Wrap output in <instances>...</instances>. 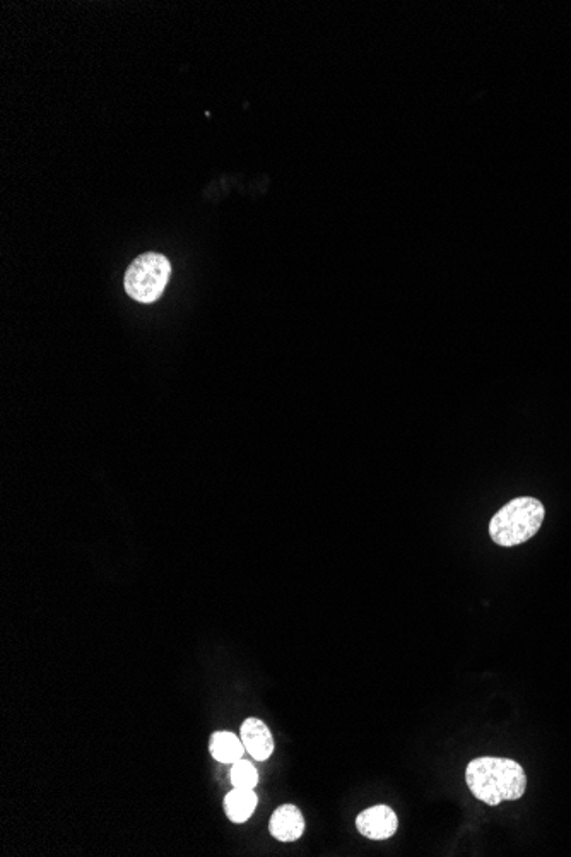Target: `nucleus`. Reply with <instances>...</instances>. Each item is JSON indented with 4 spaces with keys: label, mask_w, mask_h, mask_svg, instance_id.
<instances>
[{
    "label": "nucleus",
    "mask_w": 571,
    "mask_h": 857,
    "mask_svg": "<svg viewBox=\"0 0 571 857\" xmlns=\"http://www.w3.org/2000/svg\"><path fill=\"white\" fill-rule=\"evenodd\" d=\"M466 782L472 796L489 806L517 801L527 789L524 767L510 758H474L467 765Z\"/></svg>",
    "instance_id": "nucleus-1"
},
{
    "label": "nucleus",
    "mask_w": 571,
    "mask_h": 857,
    "mask_svg": "<svg viewBox=\"0 0 571 857\" xmlns=\"http://www.w3.org/2000/svg\"><path fill=\"white\" fill-rule=\"evenodd\" d=\"M546 517L537 498L520 497L507 503L489 522V536L500 546L512 548L534 538Z\"/></svg>",
    "instance_id": "nucleus-2"
},
{
    "label": "nucleus",
    "mask_w": 571,
    "mask_h": 857,
    "mask_svg": "<svg viewBox=\"0 0 571 857\" xmlns=\"http://www.w3.org/2000/svg\"><path fill=\"white\" fill-rule=\"evenodd\" d=\"M170 276L171 266L165 255L148 252L137 257L127 269L125 291L136 302L153 303L163 295Z\"/></svg>",
    "instance_id": "nucleus-3"
},
{
    "label": "nucleus",
    "mask_w": 571,
    "mask_h": 857,
    "mask_svg": "<svg viewBox=\"0 0 571 857\" xmlns=\"http://www.w3.org/2000/svg\"><path fill=\"white\" fill-rule=\"evenodd\" d=\"M356 828L366 839L387 840L394 837L395 832H397L399 818L390 806L377 804L368 810L361 811L356 818Z\"/></svg>",
    "instance_id": "nucleus-4"
},
{
    "label": "nucleus",
    "mask_w": 571,
    "mask_h": 857,
    "mask_svg": "<svg viewBox=\"0 0 571 857\" xmlns=\"http://www.w3.org/2000/svg\"><path fill=\"white\" fill-rule=\"evenodd\" d=\"M240 738L245 745V750L259 762H265L274 753V738H272L271 729L257 717H248L247 721L243 722Z\"/></svg>",
    "instance_id": "nucleus-5"
},
{
    "label": "nucleus",
    "mask_w": 571,
    "mask_h": 857,
    "mask_svg": "<svg viewBox=\"0 0 571 857\" xmlns=\"http://www.w3.org/2000/svg\"><path fill=\"white\" fill-rule=\"evenodd\" d=\"M269 830L279 842H295L305 832L303 813L295 804H283L272 813Z\"/></svg>",
    "instance_id": "nucleus-6"
},
{
    "label": "nucleus",
    "mask_w": 571,
    "mask_h": 857,
    "mask_svg": "<svg viewBox=\"0 0 571 857\" xmlns=\"http://www.w3.org/2000/svg\"><path fill=\"white\" fill-rule=\"evenodd\" d=\"M257 803H259V799H257L254 789L235 787L224 798V811H226V816L230 818L231 822L245 823L250 820V816L254 815Z\"/></svg>",
    "instance_id": "nucleus-7"
},
{
    "label": "nucleus",
    "mask_w": 571,
    "mask_h": 857,
    "mask_svg": "<svg viewBox=\"0 0 571 857\" xmlns=\"http://www.w3.org/2000/svg\"><path fill=\"white\" fill-rule=\"evenodd\" d=\"M209 751H211L212 758H216L218 762L233 765L238 760H242L243 751L247 750H245L242 738H238L236 734L230 733V731H218V733L212 734L211 739H209Z\"/></svg>",
    "instance_id": "nucleus-8"
},
{
    "label": "nucleus",
    "mask_w": 571,
    "mask_h": 857,
    "mask_svg": "<svg viewBox=\"0 0 571 857\" xmlns=\"http://www.w3.org/2000/svg\"><path fill=\"white\" fill-rule=\"evenodd\" d=\"M231 784L235 787H247L254 789L259 784V772L252 763L247 760H238L233 763L230 772Z\"/></svg>",
    "instance_id": "nucleus-9"
}]
</instances>
